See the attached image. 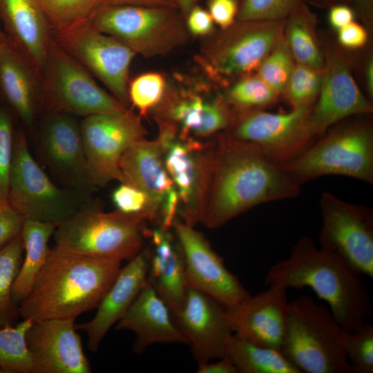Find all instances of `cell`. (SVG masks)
<instances>
[{
  "label": "cell",
  "mask_w": 373,
  "mask_h": 373,
  "mask_svg": "<svg viewBox=\"0 0 373 373\" xmlns=\"http://www.w3.org/2000/svg\"><path fill=\"white\" fill-rule=\"evenodd\" d=\"M0 94L28 127L41 109V77L6 36L0 44Z\"/></svg>",
  "instance_id": "27"
},
{
  "label": "cell",
  "mask_w": 373,
  "mask_h": 373,
  "mask_svg": "<svg viewBox=\"0 0 373 373\" xmlns=\"http://www.w3.org/2000/svg\"><path fill=\"white\" fill-rule=\"evenodd\" d=\"M170 230L158 226L146 231V235L151 239L147 280L173 314L184 306L188 287L184 256Z\"/></svg>",
  "instance_id": "26"
},
{
  "label": "cell",
  "mask_w": 373,
  "mask_h": 373,
  "mask_svg": "<svg viewBox=\"0 0 373 373\" xmlns=\"http://www.w3.org/2000/svg\"><path fill=\"white\" fill-rule=\"evenodd\" d=\"M108 3L178 8L176 0H108Z\"/></svg>",
  "instance_id": "49"
},
{
  "label": "cell",
  "mask_w": 373,
  "mask_h": 373,
  "mask_svg": "<svg viewBox=\"0 0 373 373\" xmlns=\"http://www.w3.org/2000/svg\"><path fill=\"white\" fill-rule=\"evenodd\" d=\"M339 44L347 48H358L363 46L367 40V33L360 24L352 21L338 30Z\"/></svg>",
  "instance_id": "46"
},
{
  "label": "cell",
  "mask_w": 373,
  "mask_h": 373,
  "mask_svg": "<svg viewBox=\"0 0 373 373\" xmlns=\"http://www.w3.org/2000/svg\"><path fill=\"white\" fill-rule=\"evenodd\" d=\"M155 122L164 166L178 194V214L182 222L195 227L200 223V200L208 140L182 137L171 124L159 119Z\"/></svg>",
  "instance_id": "17"
},
{
  "label": "cell",
  "mask_w": 373,
  "mask_h": 373,
  "mask_svg": "<svg viewBox=\"0 0 373 373\" xmlns=\"http://www.w3.org/2000/svg\"><path fill=\"white\" fill-rule=\"evenodd\" d=\"M86 23L145 58L166 55L191 36L175 8L105 3Z\"/></svg>",
  "instance_id": "7"
},
{
  "label": "cell",
  "mask_w": 373,
  "mask_h": 373,
  "mask_svg": "<svg viewBox=\"0 0 373 373\" xmlns=\"http://www.w3.org/2000/svg\"><path fill=\"white\" fill-rule=\"evenodd\" d=\"M322 81V68L295 62L283 92L292 108L312 106L317 99Z\"/></svg>",
  "instance_id": "36"
},
{
  "label": "cell",
  "mask_w": 373,
  "mask_h": 373,
  "mask_svg": "<svg viewBox=\"0 0 373 373\" xmlns=\"http://www.w3.org/2000/svg\"><path fill=\"white\" fill-rule=\"evenodd\" d=\"M316 25L315 14L303 2L285 19L283 35L296 63L322 68Z\"/></svg>",
  "instance_id": "30"
},
{
  "label": "cell",
  "mask_w": 373,
  "mask_h": 373,
  "mask_svg": "<svg viewBox=\"0 0 373 373\" xmlns=\"http://www.w3.org/2000/svg\"><path fill=\"white\" fill-rule=\"evenodd\" d=\"M298 156L280 166L299 185L325 175L373 184V128L370 122L334 124Z\"/></svg>",
  "instance_id": "6"
},
{
  "label": "cell",
  "mask_w": 373,
  "mask_h": 373,
  "mask_svg": "<svg viewBox=\"0 0 373 373\" xmlns=\"http://www.w3.org/2000/svg\"><path fill=\"white\" fill-rule=\"evenodd\" d=\"M15 132L12 117L0 106V206H8L9 179Z\"/></svg>",
  "instance_id": "41"
},
{
  "label": "cell",
  "mask_w": 373,
  "mask_h": 373,
  "mask_svg": "<svg viewBox=\"0 0 373 373\" xmlns=\"http://www.w3.org/2000/svg\"><path fill=\"white\" fill-rule=\"evenodd\" d=\"M122 261L84 255L55 245L31 289L19 304L22 319L76 318L97 307Z\"/></svg>",
  "instance_id": "2"
},
{
  "label": "cell",
  "mask_w": 373,
  "mask_h": 373,
  "mask_svg": "<svg viewBox=\"0 0 373 373\" xmlns=\"http://www.w3.org/2000/svg\"><path fill=\"white\" fill-rule=\"evenodd\" d=\"M116 329L130 330L135 334L133 350L136 354H142L155 343L188 345L169 308L148 280L126 314L117 323Z\"/></svg>",
  "instance_id": "25"
},
{
  "label": "cell",
  "mask_w": 373,
  "mask_h": 373,
  "mask_svg": "<svg viewBox=\"0 0 373 373\" xmlns=\"http://www.w3.org/2000/svg\"><path fill=\"white\" fill-rule=\"evenodd\" d=\"M198 365L226 355L233 331L227 309L209 295L188 288L184 306L172 314Z\"/></svg>",
  "instance_id": "21"
},
{
  "label": "cell",
  "mask_w": 373,
  "mask_h": 373,
  "mask_svg": "<svg viewBox=\"0 0 373 373\" xmlns=\"http://www.w3.org/2000/svg\"><path fill=\"white\" fill-rule=\"evenodd\" d=\"M265 283L285 287H309L329 305L335 320L347 332L372 316L370 297L361 274L337 254L317 247L312 238L301 236L290 255L272 265Z\"/></svg>",
  "instance_id": "3"
},
{
  "label": "cell",
  "mask_w": 373,
  "mask_h": 373,
  "mask_svg": "<svg viewBox=\"0 0 373 373\" xmlns=\"http://www.w3.org/2000/svg\"><path fill=\"white\" fill-rule=\"evenodd\" d=\"M294 64L295 61L283 35L260 63L256 75L280 95L283 94Z\"/></svg>",
  "instance_id": "37"
},
{
  "label": "cell",
  "mask_w": 373,
  "mask_h": 373,
  "mask_svg": "<svg viewBox=\"0 0 373 373\" xmlns=\"http://www.w3.org/2000/svg\"><path fill=\"white\" fill-rule=\"evenodd\" d=\"M213 363L208 362L198 365V373H238L231 360L227 355L216 359Z\"/></svg>",
  "instance_id": "48"
},
{
  "label": "cell",
  "mask_w": 373,
  "mask_h": 373,
  "mask_svg": "<svg viewBox=\"0 0 373 373\" xmlns=\"http://www.w3.org/2000/svg\"><path fill=\"white\" fill-rule=\"evenodd\" d=\"M32 323L23 319L17 325L0 327V372L31 373L26 334Z\"/></svg>",
  "instance_id": "34"
},
{
  "label": "cell",
  "mask_w": 373,
  "mask_h": 373,
  "mask_svg": "<svg viewBox=\"0 0 373 373\" xmlns=\"http://www.w3.org/2000/svg\"><path fill=\"white\" fill-rule=\"evenodd\" d=\"M201 0H176L178 8L184 19L192 8L198 5V3Z\"/></svg>",
  "instance_id": "50"
},
{
  "label": "cell",
  "mask_w": 373,
  "mask_h": 373,
  "mask_svg": "<svg viewBox=\"0 0 373 373\" xmlns=\"http://www.w3.org/2000/svg\"><path fill=\"white\" fill-rule=\"evenodd\" d=\"M168 86L164 76L159 73L141 74L128 83L130 103L144 116L162 100Z\"/></svg>",
  "instance_id": "38"
},
{
  "label": "cell",
  "mask_w": 373,
  "mask_h": 373,
  "mask_svg": "<svg viewBox=\"0 0 373 373\" xmlns=\"http://www.w3.org/2000/svg\"><path fill=\"white\" fill-rule=\"evenodd\" d=\"M187 29L193 36L207 37L214 30L213 21L208 10L195 6L185 17Z\"/></svg>",
  "instance_id": "45"
},
{
  "label": "cell",
  "mask_w": 373,
  "mask_h": 373,
  "mask_svg": "<svg viewBox=\"0 0 373 373\" xmlns=\"http://www.w3.org/2000/svg\"><path fill=\"white\" fill-rule=\"evenodd\" d=\"M5 38H6V34H5L4 31H3V27H2V25H1V19H0V44L5 39Z\"/></svg>",
  "instance_id": "52"
},
{
  "label": "cell",
  "mask_w": 373,
  "mask_h": 373,
  "mask_svg": "<svg viewBox=\"0 0 373 373\" xmlns=\"http://www.w3.org/2000/svg\"><path fill=\"white\" fill-rule=\"evenodd\" d=\"M200 89L168 87L162 100L149 114L175 127L182 137H211L229 128L233 112L224 96L205 97Z\"/></svg>",
  "instance_id": "22"
},
{
  "label": "cell",
  "mask_w": 373,
  "mask_h": 373,
  "mask_svg": "<svg viewBox=\"0 0 373 373\" xmlns=\"http://www.w3.org/2000/svg\"><path fill=\"white\" fill-rule=\"evenodd\" d=\"M321 1H323L325 2H337V1H355V0H321Z\"/></svg>",
  "instance_id": "53"
},
{
  "label": "cell",
  "mask_w": 373,
  "mask_h": 373,
  "mask_svg": "<svg viewBox=\"0 0 373 373\" xmlns=\"http://www.w3.org/2000/svg\"><path fill=\"white\" fill-rule=\"evenodd\" d=\"M5 207H6V206H5ZM3 207H1V206H0V209H1V208H3Z\"/></svg>",
  "instance_id": "54"
},
{
  "label": "cell",
  "mask_w": 373,
  "mask_h": 373,
  "mask_svg": "<svg viewBox=\"0 0 373 373\" xmlns=\"http://www.w3.org/2000/svg\"><path fill=\"white\" fill-rule=\"evenodd\" d=\"M347 333L325 305L302 294L289 302L280 352L300 373H352Z\"/></svg>",
  "instance_id": "4"
},
{
  "label": "cell",
  "mask_w": 373,
  "mask_h": 373,
  "mask_svg": "<svg viewBox=\"0 0 373 373\" xmlns=\"http://www.w3.org/2000/svg\"><path fill=\"white\" fill-rule=\"evenodd\" d=\"M23 220L8 206L0 209V249L21 232Z\"/></svg>",
  "instance_id": "44"
},
{
  "label": "cell",
  "mask_w": 373,
  "mask_h": 373,
  "mask_svg": "<svg viewBox=\"0 0 373 373\" xmlns=\"http://www.w3.org/2000/svg\"><path fill=\"white\" fill-rule=\"evenodd\" d=\"M300 186L255 145L219 133L208 140L200 223L218 229L255 206L298 196Z\"/></svg>",
  "instance_id": "1"
},
{
  "label": "cell",
  "mask_w": 373,
  "mask_h": 373,
  "mask_svg": "<svg viewBox=\"0 0 373 373\" xmlns=\"http://www.w3.org/2000/svg\"><path fill=\"white\" fill-rule=\"evenodd\" d=\"M41 108L84 117L120 113L126 107L102 89L92 75L52 39L41 74Z\"/></svg>",
  "instance_id": "10"
},
{
  "label": "cell",
  "mask_w": 373,
  "mask_h": 373,
  "mask_svg": "<svg viewBox=\"0 0 373 373\" xmlns=\"http://www.w3.org/2000/svg\"><path fill=\"white\" fill-rule=\"evenodd\" d=\"M116 209L126 213L141 214L147 221L157 222L158 212L143 191L135 186L121 182L112 193Z\"/></svg>",
  "instance_id": "42"
},
{
  "label": "cell",
  "mask_w": 373,
  "mask_h": 373,
  "mask_svg": "<svg viewBox=\"0 0 373 373\" xmlns=\"http://www.w3.org/2000/svg\"><path fill=\"white\" fill-rule=\"evenodd\" d=\"M24 251L21 232L0 249V327L15 325L19 305L12 296V288L21 267Z\"/></svg>",
  "instance_id": "32"
},
{
  "label": "cell",
  "mask_w": 373,
  "mask_h": 373,
  "mask_svg": "<svg viewBox=\"0 0 373 373\" xmlns=\"http://www.w3.org/2000/svg\"><path fill=\"white\" fill-rule=\"evenodd\" d=\"M119 166L126 183L149 197L159 215V226L169 230L176 219L179 206L178 191L164 166L156 139L140 140L123 153Z\"/></svg>",
  "instance_id": "20"
},
{
  "label": "cell",
  "mask_w": 373,
  "mask_h": 373,
  "mask_svg": "<svg viewBox=\"0 0 373 373\" xmlns=\"http://www.w3.org/2000/svg\"><path fill=\"white\" fill-rule=\"evenodd\" d=\"M285 20H245L207 36L195 59L211 80L227 83L257 70L283 35Z\"/></svg>",
  "instance_id": "9"
},
{
  "label": "cell",
  "mask_w": 373,
  "mask_h": 373,
  "mask_svg": "<svg viewBox=\"0 0 373 373\" xmlns=\"http://www.w3.org/2000/svg\"><path fill=\"white\" fill-rule=\"evenodd\" d=\"M48 23L52 33L85 23L108 0H32Z\"/></svg>",
  "instance_id": "33"
},
{
  "label": "cell",
  "mask_w": 373,
  "mask_h": 373,
  "mask_svg": "<svg viewBox=\"0 0 373 373\" xmlns=\"http://www.w3.org/2000/svg\"><path fill=\"white\" fill-rule=\"evenodd\" d=\"M75 318L33 321L26 334L31 373H90Z\"/></svg>",
  "instance_id": "19"
},
{
  "label": "cell",
  "mask_w": 373,
  "mask_h": 373,
  "mask_svg": "<svg viewBox=\"0 0 373 373\" xmlns=\"http://www.w3.org/2000/svg\"><path fill=\"white\" fill-rule=\"evenodd\" d=\"M149 249H143L135 258L121 267L113 284L99 303L95 316L88 322L75 325L84 332L88 347L97 352L99 346L109 330L127 312L147 281Z\"/></svg>",
  "instance_id": "24"
},
{
  "label": "cell",
  "mask_w": 373,
  "mask_h": 373,
  "mask_svg": "<svg viewBox=\"0 0 373 373\" xmlns=\"http://www.w3.org/2000/svg\"><path fill=\"white\" fill-rule=\"evenodd\" d=\"M310 114L312 131L316 138L334 124L356 115L373 111L371 102L358 88L347 57L329 49L324 58L322 81Z\"/></svg>",
  "instance_id": "18"
},
{
  "label": "cell",
  "mask_w": 373,
  "mask_h": 373,
  "mask_svg": "<svg viewBox=\"0 0 373 373\" xmlns=\"http://www.w3.org/2000/svg\"><path fill=\"white\" fill-rule=\"evenodd\" d=\"M280 95L257 75L238 79L224 96L233 112L263 110L276 103Z\"/></svg>",
  "instance_id": "35"
},
{
  "label": "cell",
  "mask_w": 373,
  "mask_h": 373,
  "mask_svg": "<svg viewBox=\"0 0 373 373\" xmlns=\"http://www.w3.org/2000/svg\"><path fill=\"white\" fill-rule=\"evenodd\" d=\"M366 80L367 86L370 95L372 97L373 95V61L370 59L366 67Z\"/></svg>",
  "instance_id": "51"
},
{
  "label": "cell",
  "mask_w": 373,
  "mask_h": 373,
  "mask_svg": "<svg viewBox=\"0 0 373 373\" xmlns=\"http://www.w3.org/2000/svg\"><path fill=\"white\" fill-rule=\"evenodd\" d=\"M57 227L24 218L21 233L25 258L12 288V299L17 305H19L29 294L37 273L47 258L50 250L48 242Z\"/></svg>",
  "instance_id": "29"
},
{
  "label": "cell",
  "mask_w": 373,
  "mask_h": 373,
  "mask_svg": "<svg viewBox=\"0 0 373 373\" xmlns=\"http://www.w3.org/2000/svg\"><path fill=\"white\" fill-rule=\"evenodd\" d=\"M322 227L320 247L341 256L361 275L373 278V213L323 192L319 200Z\"/></svg>",
  "instance_id": "12"
},
{
  "label": "cell",
  "mask_w": 373,
  "mask_h": 373,
  "mask_svg": "<svg viewBox=\"0 0 373 373\" xmlns=\"http://www.w3.org/2000/svg\"><path fill=\"white\" fill-rule=\"evenodd\" d=\"M80 129L88 169L95 186L104 187L112 180L126 183L119 162L125 150L145 138L141 116L131 109L120 113L86 117Z\"/></svg>",
  "instance_id": "14"
},
{
  "label": "cell",
  "mask_w": 373,
  "mask_h": 373,
  "mask_svg": "<svg viewBox=\"0 0 373 373\" xmlns=\"http://www.w3.org/2000/svg\"><path fill=\"white\" fill-rule=\"evenodd\" d=\"M91 200L90 194L55 184L32 155L24 132H15L8 207L25 219L57 226Z\"/></svg>",
  "instance_id": "8"
},
{
  "label": "cell",
  "mask_w": 373,
  "mask_h": 373,
  "mask_svg": "<svg viewBox=\"0 0 373 373\" xmlns=\"http://www.w3.org/2000/svg\"><path fill=\"white\" fill-rule=\"evenodd\" d=\"M38 150L61 186L90 195L97 188L88 169L80 124L74 115L48 112L40 125Z\"/></svg>",
  "instance_id": "16"
},
{
  "label": "cell",
  "mask_w": 373,
  "mask_h": 373,
  "mask_svg": "<svg viewBox=\"0 0 373 373\" xmlns=\"http://www.w3.org/2000/svg\"><path fill=\"white\" fill-rule=\"evenodd\" d=\"M172 228L184 256L188 288L209 295L227 310L251 296L201 232L177 219Z\"/></svg>",
  "instance_id": "15"
},
{
  "label": "cell",
  "mask_w": 373,
  "mask_h": 373,
  "mask_svg": "<svg viewBox=\"0 0 373 373\" xmlns=\"http://www.w3.org/2000/svg\"><path fill=\"white\" fill-rule=\"evenodd\" d=\"M227 355L238 373H300L278 350L255 344L233 333Z\"/></svg>",
  "instance_id": "31"
},
{
  "label": "cell",
  "mask_w": 373,
  "mask_h": 373,
  "mask_svg": "<svg viewBox=\"0 0 373 373\" xmlns=\"http://www.w3.org/2000/svg\"><path fill=\"white\" fill-rule=\"evenodd\" d=\"M146 221L141 214L105 212L91 200L58 224L53 238L55 245L66 251L129 261L143 249Z\"/></svg>",
  "instance_id": "5"
},
{
  "label": "cell",
  "mask_w": 373,
  "mask_h": 373,
  "mask_svg": "<svg viewBox=\"0 0 373 373\" xmlns=\"http://www.w3.org/2000/svg\"><path fill=\"white\" fill-rule=\"evenodd\" d=\"M208 12L221 30L231 26L238 12V0H207Z\"/></svg>",
  "instance_id": "43"
},
{
  "label": "cell",
  "mask_w": 373,
  "mask_h": 373,
  "mask_svg": "<svg viewBox=\"0 0 373 373\" xmlns=\"http://www.w3.org/2000/svg\"><path fill=\"white\" fill-rule=\"evenodd\" d=\"M354 18L353 10L344 4L333 6L329 12V21L337 30L352 22Z\"/></svg>",
  "instance_id": "47"
},
{
  "label": "cell",
  "mask_w": 373,
  "mask_h": 373,
  "mask_svg": "<svg viewBox=\"0 0 373 373\" xmlns=\"http://www.w3.org/2000/svg\"><path fill=\"white\" fill-rule=\"evenodd\" d=\"M55 43L128 108L129 69L137 55L117 39L99 32L86 22L52 33Z\"/></svg>",
  "instance_id": "13"
},
{
  "label": "cell",
  "mask_w": 373,
  "mask_h": 373,
  "mask_svg": "<svg viewBox=\"0 0 373 373\" xmlns=\"http://www.w3.org/2000/svg\"><path fill=\"white\" fill-rule=\"evenodd\" d=\"M227 310L233 333L260 346L280 351L285 334L289 301L287 288L279 284Z\"/></svg>",
  "instance_id": "23"
},
{
  "label": "cell",
  "mask_w": 373,
  "mask_h": 373,
  "mask_svg": "<svg viewBox=\"0 0 373 373\" xmlns=\"http://www.w3.org/2000/svg\"><path fill=\"white\" fill-rule=\"evenodd\" d=\"M303 0H238L236 20H285Z\"/></svg>",
  "instance_id": "40"
},
{
  "label": "cell",
  "mask_w": 373,
  "mask_h": 373,
  "mask_svg": "<svg viewBox=\"0 0 373 373\" xmlns=\"http://www.w3.org/2000/svg\"><path fill=\"white\" fill-rule=\"evenodd\" d=\"M7 38L41 77L52 39L51 28L32 0H0Z\"/></svg>",
  "instance_id": "28"
},
{
  "label": "cell",
  "mask_w": 373,
  "mask_h": 373,
  "mask_svg": "<svg viewBox=\"0 0 373 373\" xmlns=\"http://www.w3.org/2000/svg\"><path fill=\"white\" fill-rule=\"evenodd\" d=\"M312 106L292 108L280 113L253 110L233 112L226 137L251 143L271 162L282 166L291 160L317 138L310 125Z\"/></svg>",
  "instance_id": "11"
},
{
  "label": "cell",
  "mask_w": 373,
  "mask_h": 373,
  "mask_svg": "<svg viewBox=\"0 0 373 373\" xmlns=\"http://www.w3.org/2000/svg\"><path fill=\"white\" fill-rule=\"evenodd\" d=\"M345 352L352 373L373 372V325L365 322L348 332Z\"/></svg>",
  "instance_id": "39"
}]
</instances>
